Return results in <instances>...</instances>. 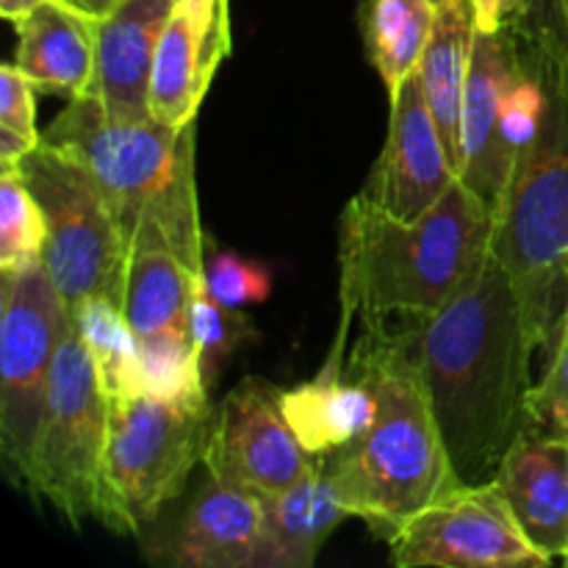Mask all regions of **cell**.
Masks as SVG:
<instances>
[{"mask_svg":"<svg viewBox=\"0 0 568 568\" xmlns=\"http://www.w3.org/2000/svg\"><path fill=\"white\" fill-rule=\"evenodd\" d=\"M460 483L494 480L530 430L532 349L514 281L488 253L447 305L403 327Z\"/></svg>","mask_w":568,"mask_h":568,"instance_id":"obj_1","label":"cell"},{"mask_svg":"<svg viewBox=\"0 0 568 568\" xmlns=\"http://www.w3.org/2000/svg\"><path fill=\"white\" fill-rule=\"evenodd\" d=\"M516 22L541 72L547 111L516 159L494 216L491 253L514 281L532 349L549 364L568 314V42L552 0H532Z\"/></svg>","mask_w":568,"mask_h":568,"instance_id":"obj_2","label":"cell"},{"mask_svg":"<svg viewBox=\"0 0 568 568\" xmlns=\"http://www.w3.org/2000/svg\"><path fill=\"white\" fill-rule=\"evenodd\" d=\"M494 214L466 186H455L416 220H399L358 194L342 214V327L336 344H347L349 322L405 325L427 320L460 292L491 247Z\"/></svg>","mask_w":568,"mask_h":568,"instance_id":"obj_3","label":"cell"},{"mask_svg":"<svg viewBox=\"0 0 568 568\" xmlns=\"http://www.w3.org/2000/svg\"><path fill=\"white\" fill-rule=\"evenodd\" d=\"M353 366L369 381L377 414L364 436L322 458L333 491L381 538L460 486L425 381L403 331L366 325Z\"/></svg>","mask_w":568,"mask_h":568,"instance_id":"obj_4","label":"cell"},{"mask_svg":"<svg viewBox=\"0 0 568 568\" xmlns=\"http://www.w3.org/2000/svg\"><path fill=\"white\" fill-rule=\"evenodd\" d=\"M211 425V408H186L144 394L109 403L94 519L120 536L150 525L205 458Z\"/></svg>","mask_w":568,"mask_h":568,"instance_id":"obj_5","label":"cell"},{"mask_svg":"<svg viewBox=\"0 0 568 568\" xmlns=\"http://www.w3.org/2000/svg\"><path fill=\"white\" fill-rule=\"evenodd\" d=\"M17 166L42 209V261L70 311L92 297L122 305L131 244L92 172L48 142Z\"/></svg>","mask_w":568,"mask_h":568,"instance_id":"obj_6","label":"cell"},{"mask_svg":"<svg viewBox=\"0 0 568 568\" xmlns=\"http://www.w3.org/2000/svg\"><path fill=\"white\" fill-rule=\"evenodd\" d=\"M109 436V399L70 322L50 375L48 403L22 486L53 505L72 527L98 514L100 469Z\"/></svg>","mask_w":568,"mask_h":568,"instance_id":"obj_7","label":"cell"},{"mask_svg":"<svg viewBox=\"0 0 568 568\" xmlns=\"http://www.w3.org/2000/svg\"><path fill=\"white\" fill-rule=\"evenodd\" d=\"M194 122L170 128L153 116L114 120L94 94H83L70 98L42 133V142L64 150L92 172L131 244L142 211L194 161Z\"/></svg>","mask_w":568,"mask_h":568,"instance_id":"obj_8","label":"cell"},{"mask_svg":"<svg viewBox=\"0 0 568 568\" xmlns=\"http://www.w3.org/2000/svg\"><path fill=\"white\" fill-rule=\"evenodd\" d=\"M0 308V453L22 483L72 311L44 261L3 272Z\"/></svg>","mask_w":568,"mask_h":568,"instance_id":"obj_9","label":"cell"},{"mask_svg":"<svg viewBox=\"0 0 568 568\" xmlns=\"http://www.w3.org/2000/svg\"><path fill=\"white\" fill-rule=\"evenodd\" d=\"M392 564L403 568H541L549 560L525 536L497 480L460 483L392 538Z\"/></svg>","mask_w":568,"mask_h":568,"instance_id":"obj_10","label":"cell"},{"mask_svg":"<svg viewBox=\"0 0 568 568\" xmlns=\"http://www.w3.org/2000/svg\"><path fill=\"white\" fill-rule=\"evenodd\" d=\"M205 471L258 494L286 491L316 466L294 436L281 392L258 377H244L214 414Z\"/></svg>","mask_w":568,"mask_h":568,"instance_id":"obj_11","label":"cell"},{"mask_svg":"<svg viewBox=\"0 0 568 568\" xmlns=\"http://www.w3.org/2000/svg\"><path fill=\"white\" fill-rule=\"evenodd\" d=\"M460 181L449 164L436 120L422 89L419 70L392 94L386 148L375 166L369 194L381 209L399 220H416L430 211Z\"/></svg>","mask_w":568,"mask_h":568,"instance_id":"obj_12","label":"cell"},{"mask_svg":"<svg viewBox=\"0 0 568 568\" xmlns=\"http://www.w3.org/2000/svg\"><path fill=\"white\" fill-rule=\"evenodd\" d=\"M519 70V48L514 28L505 31H475L471 42L469 83L460 120L464 170L460 181L488 205L494 216L503 209L516 155L503 136V100Z\"/></svg>","mask_w":568,"mask_h":568,"instance_id":"obj_13","label":"cell"},{"mask_svg":"<svg viewBox=\"0 0 568 568\" xmlns=\"http://www.w3.org/2000/svg\"><path fill=\"white\" fill-rule=\"evenodd\" d=\"M227 53V0H175L155 50L150 116L170 128L192 125Z\"/></svg>","mask_w":568,"mask_h":568,"instance_id":"obj_14","label":"cell"},{"mask_svg":"<svg viewBox=\"0 0 568 568\" xmlns=\"http://www.w3.org/2000/svg\"><path fill=\"white\" fill-rule=\"evenodd\" d=\"M175 0H125L94 20V98L114 120H150V78Z\"/></svg>","mask_w":568,"mask_h":568,"instance_id":"obj_15","label":"cell"},{"mask_svg":"<svg viewBox=\"0 0 568 568\" xmlns=\"http://www.w3.org/2000/svg\"><path fill=\"white\" fill-rule=\"evenodd\" d=\"M264 538V497L211 477L178 521L166 555L183 568H255Z\"/></svg>","mask_w":568,"mask_h":568,"instance_id":"obj_16","label":"cell"},{"mask_svg":"<svg viewBox=\"0 0 568 568\" xmlns=\"http://www.w3.org/2000/svg\"><path fill=\"white\" fill-rule=\"evenodd\" d=\"M516 521L532 547L552 564L568 555V438L521 433L499 464Z\"/></svg>","mask_w":568,"mask_h":568,"instance_id":"obj_17","label":"cell"},{"mask_svg":"<svg viewBox=\"0 0 568 568\" xmlns=\"http://www.w3.org/2000/svg\"><path fill=\"white\" fill-rule=\"evenodd\" d=\"M17 26L14 64L39 92L83 98L94 94L98 33L92 17L61 0L37 6Z\"/></svg>","mask_w":568,"mask_h":568,"instance_id":"obj_18","label":"cell"},{"mask_svg":"<svg viewBox=\"0 0 568 568\" xmlns=\"http://www.w3.org/2000/svg\"><path fill=\"white\" fill-rule=\"evenodd\" d=\"M203 281L205 275L189 270L153 222H136L128 250L122 314L139 338L161 331H189V305Z\"/></svg>","mask_w":568,"mask_h":568,"instance_id":"obj_19","label":"cell"},{"mask_svg":"<svg viewBox=\"0 0 568 568\" xmlns=\"http://www.w3.org/2000/svg\"><path fill=\"white\" fill-rule=\"evenodd\" d=\"M342 353H333L314 381L281 392L283 414L311 458H327L364 436L377 414L375 388L366 377L347 381Z\"/></svg>","mask_w":568,"mask_h":568,"instance_id":"obj_20","label":"cell"},{"mask_svg":"<svg viewBox=\"0 0 568 568\" xmlns=\"http://www.w3.org/2000/svg\"><path fill=\"white\" fill-rule=\"evenodd\" d=\"M264 497V538L255 568H311L322 544L349 516L333 491L322 458L286 491Z\"/></svg>","mask_w":568,"mask_h":568,"instance_id":"obj_21","label":"cell"},{"mask_svg":"<svg viewBox=\"0 0 568 568\" xmlns=\"http://www.w3.org/2000/svg\"><path fill=\"white\" fill-rule=\"evenodd\" d=\"M475 9L471 0H438L436 26L430 44L419 61L422 89L436 120L442 142L447 148L449 164L464 170V144H460V120H464V98L469 83L471 42H475Z\"/></svg>","mask_w":568,"mask_h":568,"instance_id":"obj_22","label":"cell"},{"mask_svg":"<svg viewBox=\"0 0 568 568\" xmlns=\"http://www.w3.org/2000/svg\"><path fill=\"white\" fill-rule=\"evenodd\" d=\"M436 26V0H369L364 9V39L388 94L419 70Z\"/></svg>","mask_w":568,"mask_h":568,"instance_id":"obj_23","label":"cell"},{"mask_svg":"<svg viewBox=\"0 0 568 568\" xmlns=\"http://www.w3.org/2000/svg\"><path fill=\"white\" fill-rule=\"evenodd\" d=\"M72 322L92 358L105 399L116 403L139 397V336L128 325L122 305L114 300L92 297L72 308Z\"/></svg>","mask_w":568,"mask_h":568,"instance_id":"obj_24","label":"cell"},{"mask_svg":"<svg viewBox=\"0 0 568 568\" xmlns=\"http://www.w3.org/2000/svg\"><path fill=\"white\" fill-rule=\"evenodd\" d=\"M139 386L161 403L211 408L203 358L189 331H161L139 338Z\"/></svg>","mask_w":568,"mask_h":568,"instance_id":"obj_25","label":"cell"},{"mask_svg":"<svg viewBox=\"0 0 568 568\" xmlns=\"http://www.w3.org/2000/svg\"><path fill=\"white\" fill-rule=\"evenodd\" d=\"M44 216L37 197L28 189L20 166L0 170V270L42 261Z\"/></svg>","mask_w":568,"mask_h":568,"instance_id":"obj_26","label":"cell"},{"mask_svg":"<svg viewBox=\"0 0 568 568\" xmlns=\"http://www.w3.org/2000/svg\"><path fill=\"white\" fill-rule=\"evenodd\" d=\"M189 333L203 358L205 381H214L216 366L244 344L250 333V320L239 314V308H227L214 294L209 292V283H200L192 294L189 305Z\"/></svg>","mask_w":568,"mask_h":568,"instance_id":"obj_27","label":"cell"},{"mask_svg":"<svg viewBox=\"0 0 568 568\" xmlns=\"http://www.w3.org/2000/svg\"><path fill=\"white\" fill-rule=\"evenodd\" d=\"M205 283H209V292L227 308L264 303L272 294L270 270L231 250H220L205 258Z\"/></svg>","mask_w":568,"mask_h":568,"instance_id":"obj_28","label":"cell"},{"mask_svg":"<svg viewBox=\"0 0 568 568\" xmlns=\"http://www.w3.org/2000/svg\"><path fill=\"white\" fill-rule=\"evenodd\" d=\"M527 433L568 438V314L552 361L530 392V430Z\"/></svg>","mask_w":568,"mask_h":568,"instance_id":"obj_29","label":"cell"},{"mask_svg":"<svg viewBox=\"0 0 568 568\" xmlns=\"http://www.w3.org/2000/svg\"><path fill=\"white\" fill-rule=\"evenodd\" d=\"M37 92L31 78L11 61L0 70V128L42 142L37 128Z\"/></svg>","mask_w":568,"mask_h":568,"instance_id":"obj_30","label":"cell"},{"mask_svg":"<svg viewBox=\"0 0 568 568\" xmlns=\"http://www.w3.org/2000/svg\"><path fill=\"white\" fill-rule=\"evenodd\" d=\"M480 31H505L525 14V0H471Z\"/></svg>","mask_w":568,"mask_h":568,"instance_id":"obj_31","label":"cell"},{"mask_svg":"<svg viewBox=\"0 0 568 568\" xmlns=\"http://www.w3.org/2000/svg\"><path fill=\"white\" fill-rule=\"evenodd\" d=\"M37 148V139H28L22 136V133L9 131V128H0V170H3V166H17Z\"/></svg>","mask_w":568,"mask_h":568,"instance_id":"obj_32","label":"cell"},{"mask_svg":"<svg viewBox=\"0 0 568 568\" xmlns=\"http://www.w3.org/2000/svg\"><path fill=\"white\" fill-rule=\"evenodd\" d=\"M61 3H67L70 9L81 11V14L92 17V20H100V17L111 14V11L116 9V6H122L125 0H61Z\"/></svg>","mask_w":568,"mask_h":568,"instance_id":"obj_33","label":"cell"},{"mask_svg":"<svg viewBox=\"0 0 568 568\" xmlns=\"http://www.w3.org/2000/svg\"><path fill=\"white\" fill-rule=\"evenodd\" d=\"M42 3H48V0H0V14L9 22H20L22 17H28Z\"/></svg>","mask_w":568,"mask_h":568,"instance_id":"obj_34","label":"cell"},{"mask_svg":"<svg viewBox=\"0 0 568 568\" xmlns=\"http://www.w3.org/2000/svg\"><path fill=\"white\" fill-rule=\"evenodd\" d=\"M552 9H555V17H558L560 28H564L566 42H568V0H552Z\"/></svg>","mask_w":568,"mask_h":568,"instance_id":"obj_35","label":"cell"},{"mask_svg":"<svg viewBox=\"0 0 568 568\" xmlns=\"http://www.w3.org/2000/svg\"><path fill=\"white\" fill-rule=\"evenodd\" d=\"M527 6H530V0H525V9H527Z\"/></svg>","mask_w":568,"mask_h":568,"instance_id":"obj_36","label":"cell"},{"mask_svg":"<svg viewBox=\"0 0 568 568\" xmlns=\"http://www.w3.org/2000/svg\"><path fill=\"white\" fill-rule=\"evenodd\" d=\"M566 564H568V555H566Z\"/></svg>","mask_w":568,"mask_h":568,"instance_id":"obj_37","label":"cell"},{"mask_svg":"<svg viewBox=\"0 0 568 568\" xmlns=\"http://www.w3.org/2000/svg\"><path fill=\"white\" fill-rule=\"evenodd\" d=\"M436 3H438V0H436Z\"/></svg>","mask_w":568,"mask_h":568,"instance_id":"obj_38","label":"cell"}]
</instances>
